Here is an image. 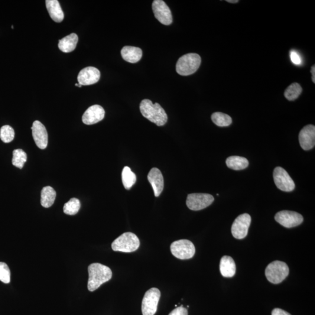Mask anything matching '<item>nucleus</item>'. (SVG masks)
Instances as JSON below:
<instances>
[{
  "mask_svg": "<svg viewBox=\"0 0 315 315\" xmlns=\"http://www.w3.org/2000/svg\"><path fill=\"white\" fill-rule=\"evenodd\" d=\"M89 280L88 289L90 291L97 290L100 285L108 282L112 277V271L108 266L100 264H92L89 267Z\"/></svg>",
  "mask_w": 315,
  "mask_h": 315,
  "instance_id": "f257e3e1",
  "label": "nucleus"
},
{
  "mask_svg": "<svg viewBox=\"0 0 315 315\" xmlns=\"http://www.w3.org/2000/svg\"><path fill=\"white\" fill-rule=\"evenodd\" d=\"M139 109L144 118L158 126L165 125L168 121L166 112L158 103L154 104L150 100H142Z\"/></svg>",
  "mask_w": 315,
  "mask_h": 315,
  "instance_id": "f03ea898",
  "label": "nucleus"
},
{
  "mask_svg": "<svg viewBox=\"0 0 315 315\" xmlns=\"http://www.w3.org/2000/svg\"><path fill=\"white\" fill-rule=\"evenodd\" d=\"M201 57L196 53H188L180 58L176 65L177 72L180 76H187L193 74L199 69Z\"/></svg>",
  "mask_w": 315,
  "mask_h": 315,
  "instance_id": "7ed1b4c3",
  "label": "nucleus"
},
{
  "mask_svg": "<svg viewBox=\"0 0 315 315\" xmlns=\"http://www.w3.org/2000/svg\"><path fill=\"white\" fill-rule=\"evenodd\" d=\"M140 242L135 233L125 232L112 243V248L116 252L131 253L137 251Z\"/></svg>",
  "mask_w": 315,
  "mask_h": 315,
  "instance_id": "20e7f679",
  "label": "nucleus"
},
{
  "mask_svg": "<svg viewBox=\"0 0 315 315\" xmlns=\"http://www.w3.org/2000/svg\"><path fill=\"white\" fill-rule=\"evenodd\" d=\"M288 266L285 263L275 261L270 264L265 270L268 280L272 284L280 283L289 274Z\"/></svg>",
  "mask_w": 315,
  "mask_h": 315,
  "instance_id": "39448f33",
  "label": "nucleus"
},
{
  "mask_svg": "<svg viewBox=\"0 0 315 315\" xmlns=\"http://www.w3.org/2000/svg\"><path fill=\"white\" fill-rule=\"evenodd\" d=\"M171 251L175 257L185 260L192 258L196 249L193 243L189 240L181 239L172 243Z\"/></svg>",
  "mask_w": 315,
  "mask_h": 315,
  "instance_id": "423d86ee",
  "label": "nucleus"
},
{
  "mask_svg": "<svg viewBox=\"0 0 315 315\" xmlns=\"http://www.w3.org/2000/svg\"><path fill=\"white\" fill-rule=\"evenodd\" d=\"M161 292L157 288H152L145 292L142 302V313L143 315H154L157 313Z\"/></svg>",
  "mask_w": 315,
  "mask_h": 315,
  "instance_id": "0eeeda50",
  "label": "nucleus"
},
{
  "mask_svg": "<svg viewBox=\"0 0 315 315\" xmlns=\"http://www.w3.org/2000/svg\"><path fill=\"white\" fill-rule=\"evenodd\" d=\"M214 200V197L210 194L192 193L188 195L186 204L190 210L199 211L210 206Z\"/></svg>",
  "mask_w": 315,
  "mask_h": 315,
  "instance_id": "6e6552de",
  "label": "nucleus"
},
{
  "mask_svg": "<svg viewBox=\"0 0 315 315\" xmlns=\"http://www.w3.org/2000/svg\"><path fill=\"white\" fill-rule=\"evenodd\" d=\"M276 222L285 228H290L300 225L304 222L303 217L297 212L292 211H281L275 214Z\"/></svg>",
  "mask_w": 315,
  "mask_h": 315,
  "instance_id": "1a4fd4ad",
  "label": "nucleus"
},
{
  "mask_svg": "<svg viewBox=\"0 0 315 315\" xmlns=\"http://www.w3.org/2000/svg\"><path fill=\"white\" fill-rule=\"evenodd\" d=\"M251 223V217L248 214H243L237 217L232 225L233 236L238 239L245 238L248 235Z\"/></svg>",
  "mask_w": 315,
  "mask_h": 315,
  "instance_id": "9d476101",
  "label": "nucleus"
},
{
  "mask_svg": "<svg viewBox=\"0 0 315 315\" xmlns=\"http://www.w3.org/2000/svg\"><path fill=\"white\" fill-rule=\"evenodd\" d=\"M273 178L278 189L287 192L294 190V181L284 169L280 167L275 168L273 172Z\"/></svg>",
  "mask_w": 315,
  "mask_h": 315,
  "instance_id": "9b49d317",
  "label": "nucleus"
},
{
  "mask_svg": "<svg viewBox=\"0 0 315 315\" xmlns=\"http://www.w3.org/2000/svg\"><path fill=\"white\" fill-rule=\"evenodd\" d=\"M155 17L162 24L170 25L172 23L173 19L171 9L162 0H154L152 4Z\"/></svg>",
  "mask_w": 315,
  "mask_h": 315,
  "instance_id": "f8f14e48",
  "label": "nucleus"
},
{
  "mask_svg": "<svg viewBox=\"0 0 315 315\" xmlns=\"http://www.w3.org/2000/svg\"><path fill=\"white\" fill-rule=\"evenodd\" d=\"M299 141L302 148L308 151L313 149L315 145V127L309 125L305 126L299 135Z\"/></svg>",
  "mask_w": 315,
  "mask_h": 315,
  "instance_id": "ddd939ff",
  "label": "nucleus"
},
{
  "mask_svg": "<svg viewBox=\"0 0 315 315\" xmlns=\"http://www.w3.org/2000/svg\"><path fill=\"white\" fill-rule=\"evenodd\" d=\"M31 129L36 144L40 149L46 148L48 144V135L46 128L41 122L36 121Z\"/></svg>",
  "mask_w": 315,
  "mask_h": 315,
  "instance_id": "4468645a",
  "label": "nucleus"
},
{
  "mask_svg": "<svg viewBox=\"0 0 315 315\" xmlns=\"http://www.w3.org/2000/svg\"><path fill=\"white\" fill-rule=\"evenodd\" d=\"M100 73L98 69L93 67L84 68L78 76V81L81 86H90L98 82Z\"/></svg>",
  "mask_w": 315,
  "mask_h": 315,
  "instance_id": "2eb2a0df",
  "label": "nucleus"
},
{
  "mask_svg": "<svg viewBox=\"0 0 315 315\" xmlns=\"http://www.w3.org/2000/svg\"><path fill=\"white\" fill-rule=\"evenodd\" d=\"M105 115V110L101 106L93 105L90 106L84 113L82 118L83 122L87 125L96 124L102 121Z\"/></svg>",
  "mask_w": 315,
  "mask_h": 315,
  "instance_id": "dca6fc26",
  "label": "nucleus"
},
{
  "mask_svg": "<svg viewBox=\"0 0 315 315\" xmlns=\"http://www.w3.org/2000/svg\"><path fill=\"white\" fill-rule=\"evenodd\" d=\"M148 180L151 184L155 197H159L164 190V181L161 172L157 168H153L149 171Z\"/></svg>",
  "mask_w": 315,
  "mask_h": 315,
  "instance_id": "f3484780",
  "label": "nucleus"
},
{
  "mask_svg": "<svg viewBox=\"0 0 315 315\" xmlns=\"http://www.w3.org/2000/svg\"><path fill=\"white\" fill-rule=\"evenodd\" d=\"M46 5L48 14L54 21L60 23L63 21L64 12L57 0H46Z\"/></svg>",
  "mask_w": 315,
  "mask_h": 315,
  "instance_id": "a211bd4d",
  "label": "nucleus"
},
{
  "mask_svg": "<svg viewBox=\"0 0 315 315\" xmlns=\"http://www.w3.org/2000/svg\"><path fill=\"white\" fill-rule=\"evenodd\" d=\"M121 55L123 59L130 63L138 62L142 56V51L140 48L126 46L121 50Z\"/></svg>",
  "mask_w": 315,
  "mask_h": 315,
  "instance_id": "6ab92c4d",
  "label": "nucleus"
},
{
  "mask_svg": "<svg viewBox=\"0 0 315 315\" xmlns=\"http://www.w3.org/2000/svg\"><path fill=\"white\" fill-rule=\"evenodd\" d=\"M220 270L224 277H232L236 272V265L233 259L228 256H224L221 259Z\"/></svg>",
  "mask_w": 315,
  "mask_h": 315,
  "instance_id": "aec40b11",
  "label": "nucleus"
},
{
  "mask_svg": "<svg viewBox=\"0 0 315 315\" xmlns=\"http://www.w3.org/2000/svg\"><path fill=\"white\" fill-rule=\"evenodd\" d=\"M79 37L76 34H71L58 42V47L64 53H70L76 48Z\"/></svg>",
  "mask_w": 315,
  "mask_h": 315,
  "instance_id": "412c9836",
  "label": "nucleus"
},
{
  "mask_svg": "<svg viewBox=\"0 0 315 315\" xmlns=\"http://www.w3.org/2000/svg\"><path fill=\"white\" fill-rule=\"evenodd\" d=\"M56 193L53 187L46 186L41 191V204L45 208H49L54 204Z\"/></svg>",
  "mask_w": 315,
  "mask_h": 315,
  "instance_id": "4be33fe9",
  "label": "nucleus"
},
{
  "mask_svg": "<svg viewBox=\"0 0 315 315\" xmlns=\"http://www.w3.org/2000/svg\"><path fill=\"white\" fill-rule=\"evenodd\" d=\"M226 164L227 167L231 170L240 171L244 170L248 167L249 161L244 157L231 156L226 159Z\"/></svg>",
  "mask_w": 315,
  "mask_h": 315,
  "instance_id": "5701e85b",
  "label": "nucleus"
},
{
  "mask_svg": "<svg viewBox=\"0 0 315 315\" xmlns=\"http://www.w3.org/2000/svg\"><path fill=\"white\" fill-rule=\"evenodd\" d=\"M122 182L123 186L127 190H130L135 183L136 176L129 167L123 168L122 174Z\"/></svg>",
  "mask_w": 315,
  "mask_h": 315,
  "instance_id": "b1692460",
  "label": "nucleus"
},
{
  "mask_svg": "<svg viewBox=\"0 0 315 315\" xmlns=\"http://www.w3.org/2000/svg\"><path fill=\"white\" fill-rule=\"evenodd\" d=\"M27 160V155L22 149H17L13 151L12 163L15 167L22 169Z\"/></svg>",
  "mask_w": 315,
  "mask_h": 315,
  "instance_id": "393cba45",
  "label": "nucleus"
},
{
  "mask_svg": "<svg viewBox=\"0 0 315 315\" xmlns=\"http://www.w3.org/2000/svg\"><path fill=\"white\" fill-rule=\"evenodd\" d=\"M212 119L214 124L220 127L228 126L232 122V118L229 115L222 112L214 113Z\"/></svg>",
  "mask_w": 315,
  "mask_h": 315,
  "instance_id": "a878e982",
  "label": "nucleus"
},
{
  "mask_svg": "<svg viewBox=\"0 0 315 315\" xmlns=\"http://www.w3.org/2000/svg\"><path fill=\"white\" fill-rule=\"evenodd\" d=\"M303 92V89L300 84L294 83L289 86L285 90L284 96L288 100H294L298 98Z\"/></svg>",
  "mask_w": 315,
  "mask_h": 315,
  "instance_id": "bb28decb",
  "label": "nucleus"
},
{
  "mask_svg": "<svg viewBox=\"0 0 315 315\" xmlns=\"http://www.w3.org/2000/svg\"><path fill=\"white\" fill-rule=\"evenodd\" d=\"M81 203L76 198H72L67 203L64 204L63 207L64 213L67 215H76L79 212Z\"/></svg>",
  "mask_w": 315,
  "mask_h": 315,
  "instance_id": "cd10ccee",
  "label": "nucleus"
},
{
  "mask_svg": "<svg viewBox=\"0 0 315 315\" xmlns=\"http://www.w3.org/2000/svg\"><path fill=\"white\" fill-rule=\"evenodd\" d=\"M15 132L10 126L5 125L0 129V138L5 143H9L14 139Z\"/></svg>",
  "mask_w": 315,
  "mask_h": 315,
  "instance_id": "c85d7f7f",
  "label": "nucleus"
},
{
  "mask_svg": "<svg viewBox=\"0 0 315 315\" xmlns=\"http://www.w3.org/2000/svg\"><path fill=\"white\" fill-rule=\"evenodd\" d=\"M0 281L5 284H8L11 281L10 270L4 262H0Z\"/></svg>",
  "mask_w": 315,
  "mask_h": 315,
  "instance_id": "c756f323",
  "label": "nucleus"
},
{
  "mask_svg": "<svg viewBox=\"0 0 315 315\" xmlns=\"http://www.w3.org/2000/svg\"><path fill=\"white\" fill-rule=\"evenodd\" d=\"M290 58L292 62L295 65H300L302 63V59L300 55L296 51L291 50L290 51Z\"/></svg>",
  "mask_w": 315,
  "mask_h": 315,
  "instance_id": "7c9ffc66",
  "label": "nucleus"
},
{
  "mask_svg": "<svg viewBox=\"0 0 315 315\" xmlns=\"http://www.w3.org/2000/svg\"><path fill=\"white\" fill-rule=\"evenodd\" d=\"M169 315H188V312L186 308L181 305L180 307L175 308Z\"/></svg>",
  "mask_w": 315,
  "mask_h": 315,
  "instance_id": "2f4dec72",
  "label": "nucleus"
},
{
  "mask_svg": "<svg viewBox=\"0 0 315 315\" xmlns=\"http://www.w3.org/2000/svg\"><path fill=\"white\" fill-rule=\"evenodd\" d=\"M271 315H291L287 312L280 309V308H275L272 310Z\"/></svg>",
  "mask_w": 315,
  "mask_h": 315,
  "instance_id": "473e14b6",
  "label": "nucleus"
},
{
  "mask_svg": "<svg viewBox=\"0 0 315 315\" xmlns=\"http://www.w3.org/2000/svg\"><path fill=\"white\" fill-rule=\"evenodd\" d=\"M311 74L313 75L312 77V80H313V83H315V65L311 68Z\"/></svg>",
  "mask_w": 315,
  "mask_h": 315,
  "instance_id": "72a5a7b5",
  "label": "nucleus"
},
{
  "mask_svg": "<svg viewBox=\"0 0 315 315\" xmlns=\"http://www.w3.org/2000/svg\"><path fill=\"white\" fill-rule=\"evenodd\" d=\"M227 2H228L229 3H237L238 2H239V1H238V0H235V1H234V0H233V1H231V0H228V1H226Z\"/></svg>",
  "mask_w": 315,
  "mask_h": 315,
  "instance_id": "f704fd0d",
  "label": "nucleus"
},
{
  "mask_svg": "<svg viewBox=\"0 0 315 315\" xmlns=\"http://www.w3.org/2000/svg\"><path fill=\"white\" fill-rule=\"evenodd\" d=\"M75 86L78 87V86H79V84H75Z\"/></svg>",
  "mask_w": 315,
  "mask_h": 315,
  "instance_id": "c9c22d12",
  "label": "nucleus"
},
{
  "mask_svg": "<svg viewBox=\"0 0 315 315\" xmlns=\"http://www.w3.org/2000/svg\"><path fill=\"white\" fill-rule=\"evenodd\" d=\"M78 87H79L81 88V87H82V86L80 85V84H79V86H78Z\"/></svg>",
  "mask_w": 315,
  "mask_h": 315,
  "instance_id": "e433bc0d",
  "label": "nucleus"
},
{
  "mask_svg": "<svg viewBox=\"0 0 315 315\" xmlns=\"http://www.w3.org/2000/svg\"><path fill=\"white\" fill-rule=\"evenodd\" d=\"M11 28H12V29H14V27H13V26H12Z\"/></svg>",
  "mask_w": 315,
  "mask_h": 315,
  "instance_id": "4c0bfd02",
  "label": "nucleus"
}]
</instances>
